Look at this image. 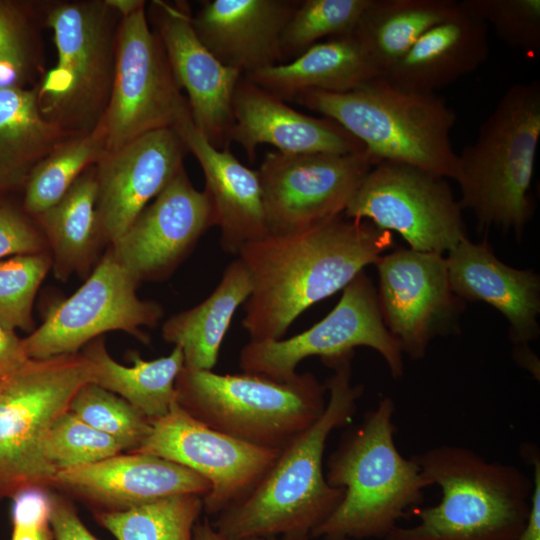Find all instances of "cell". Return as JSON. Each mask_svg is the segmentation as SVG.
Listing matches in <instances>:
<instances>
[{"label":"cell","mask_w":540,"mask_h":540,"mask_svg":"<svg viewBox=\"0 0 540 540\" xmlns=\"http://www.w3.org/2000/svg\"><path fill=\"white\" fill-rule=\"evenodd\" d=\"M395 244L392 232L343 214L304 230L268 234L238 252L252 282L243 328L250 341L279 340L313 304L343 290Z\"/></svg>","instance_id":"6da1fadb"},{"label":"cell","mask_w":540,"mask_h":540,"mask_svg":"<svg viewBox=\"0 0 540 540\" xmlns=\"http://www.w3.org/2000/svg\"><path fill=\"white\" fill-rule=\"evenodd\" d=\"M354 351L321 359L333 370L322 415L281 450L256 487L216 516L214 527L230 540L277 537L310 540L335 511L344 489L325 478L323 458L333 430L352 422L364 388L352 383Z\"/></svg>","instance_id":"7a4b0ae2"},{"label":"cell","mask_w":540,"mask_h":540,"mask_svg":"<svg viewBox=\"0 0 540 540\" xmlns=\"http://www.w3.org/2000/svg\"><path fill=\"white\" fill-rule=\"evenodd\" d=\"M394 413L393 399L384 397L342 435L324 472L328 484L344 489V496L311 539L383 540L424 500L428 485L419 465L397 449Z\"/></svg>","instance_id":"3957f363"},{"label":"cell","mask_w":540,"mask_h":540,"mask_svg":"<svg viewBox=\"0 0 540 540\" xmlns=\"http://www.w3.org/2000/svg\"><path fill=\"white\" fill-rule=\"evenodd\" d=\"M440 501L421 510L410 527L383 540H517L531 508L533 479L517 466L487 461L475 451L440 445L412 456Z\"/></svg>","instance_id":"277c9868"},{"label":"cell","mask_w":540,"mask_h":540,"mask_svg":"<svg viewBox=\"0 0 540 540\" xmlns=\"http://www.w3.org/2000/svg\"><path fill=\"white\" fill-rule=\"evenodd\" d=\"M539 138L540 83H516L457 154L458 202L479 231L494 226L522 237L536 208L530 189Z\"/></svg>","instance_id":"5b68a950"},{"label":"cell","mask_w":540,"mask_h":540,"mask_svg":"<svg viewBox=\"0 0 540 540\" xmlns=\"http://www.w3.org/2000/svg\"><path fill=\"white\" fill-rule=\"evenodd\" d=\"M291 101L338 123L376 164L403 163L454 178L450 132L457 116L435 93L404 89L380 76L341 93L306 90Z\"/></svg>","instance_id":"8992f818"},{"label":"cell","mask_w":540,"mask_h":540,"mask_svg":"<svg viewBox=\"0 0 540 540\" xmlns=\"http://www.w3.org/2000/svg\"><path fill=\"white\" fill-rule=\"evenodd\" d=\"M178 403L208 427L239 440L282 449L324 412L326 386L310 372L286 381L243 372L218 374L183 367Z\"/></svg>","instance_id":"52a82bcc"},{"label":"cell","mask_w":540,"mask_h":540,"mask_svg":"<svg viewBox=\"0 0 540 540\" xmlns=\"http://www.w3.org/2000/svg\"><path fill=\"white\" fill-rule=\"evenodd\" d=\"M120 20L104 0L47 5L45 27L53 31L57 62L34 90L43 116L71 135L93 131L104 116Z\"/></svg>","instance_id":"ba28073f"},{"label":"cell","mask_w":540,"mask_h":540,"mask_svg":"<svg viewBox=\"0 0 540 540\" xmlns=\"http://www.w3.org/2000/svg\"><path fill=\"white\" fill-rule=\"evenodd\" d=\"M88 382L82 353L28 359L0 381V499L52 485L57 471L44 456V438Z\"/></svg>","instance_id":"9c48e42d"},{"label":"cell","mask_w":540,"mask_h":540,"mask_svg":"<svg viewBox=\"0 0 540 540\" xmlns=\"http://www.w3.org/2000/svg\"><path fill=\"white\" fill-rule=\"evenodd\" d=\"M462 210L446 178L382 161L367 173L343 215L397 232L413 250L443 255L468 238Z\"/></svg>","instance_id":"30bf717a"},{"label":"cell","mask_w":540,"mask_h":540,"mask_svg":"<svg viewBox=\"0 0 540 540\" xmlns=\"http://www.w3.org/2000/svg\"><path fill=\"white\" fill-rule=\"evenodd\" d=\"M142 6L121 18L113 84L100 122L106 151L156 130L172 128L188 106L157 33Z\"/></svg>","instance_id":"8fae6325"},{"label":"cell","mask_w":540,"mask_h":540,"mask_svg":"<svg viewBox=\"0 0 540 540\" xmlns=\"http://www.w3.org/2000/svg\"><path fill=\"white\" fill-rule=\"evenodd\" d=\"M359 346L377 351L392 377L403 375V353L383 322L377 290L364 271L343 289L337 305L321 321L287 339L249 341L240 351L239 365L244 372L286 381L308 357H335Z\"/></svg>","instance_id":"7c38bea8"},{"label":"cell","mask_w":540,"mask_h":540,"mask_svg":"<svg viewBox=\"0 0 540 540\" xmlns=\"http://www.w3.org/2000/svg\"><path fill=\"white\" fill-rule=\"evenodd\" d=\"M137 285L109 248L85 283L52 307L44 322L22 339L26 356L46 359L78 353L83 345L114 330L148 343L140 327L157 325L163 310L154 301L141 300Z\"/></svg>","instance_id":"4fadbf2b"},{"label":"cell","mask_w":540,"mask_h":540,"mask_svg":"<svg viewBox=\"0 0 540 540\" xmlns=\"http://www.w3.org/2000/svg\"><path fill=\"white\" fill-rule=\"evenodd\" d=\"M281 449L251 444L214 430L190 415L176 401L134 453L166 459L207 480L203 511L217 516L256 487Z\"/></svg>","instance_id":"5bb4252c"},{"label":"cell","mask_w":540,"mask_h":540,"mask_svg":"<svg viewBox=\"0 0 540 540\" xmlns=\"http://www.w3.org/2000/svg\"><path fill=\"white\" fill-rule=\"evenodd\" d=\"M375 165L366 150L348 154L268 152L257 171L269 233L304 230L343 214Z\"/></svg>","instance_id":"9a60e30c"},{"label":"cell","mask_w":540,"mask_h":540,"mask_svg":"<svg viewBox=\"0 0 540 540\" xmlns=\"http://www.w3.org/2000/svg\"><path fill=\"white\" fill-rule=\"evenodd\" d=\"M374 265L382 319L403 354L420 360L434 338L458 332L465 301L452 290L443 255L398 248Z\"/></svg>","instance_id":"2e32d148"},{"label":"cell","mask_w":540,"mask_h":540,"mask_svg":"<svg viewBox=\"0 0 540 540\" xmlns=\"http://www.w3.org/2000/svg\"><path fill=\"white\" fill-rule=\"evenodd\" d=\"M216 226L206 190H197L184 168L111 244L117 262L139 283L167 277L199 238Z\"/></svg>","instance_id":"e0dca14e"},{"label":"cell","mask_w":540,"mask_h":540,"mask_svg":"<svg viewBox=\"0 0 540 540\" xmlns=\"http://www.w3.org/2000/svg\"><path fill=\"white\" fill-rule=\"evenodd\" d=\"M150 19L177 83L187 93L196 126L216 148H227L233 126L232 99L243 76L222 64L201 42L186 2L151 3Z\"/></svg>","instance_id":"ac0fdd59"},{"label":"cell","mask_w":540,"mask_h":540,"mask_svg":"<svg viewBox=\"0 0 540 540\" xmlns=\"http://www.w3.org/2000/svg\"><path fill=\"white\" fill-rule=\"evenodd\" d=\"M187 149L171 128L106 151L95 164L96 215L101 241L112 244L183 169Z\"/></svg>","instance_id":"d6986e66"},{"label":"cell","mask_w":540,"mask_h":540,"mask_svg":"<svg viewBox=\"0 0 540 540\" xmlns=\"http://www.w3.org/2000/svg\"><path fill=\"white\" fill-rule=\"evenodd\" d=\"M52 485L101 507L121 511L179 494L202 497L210 483L193 471L159 457L129 452L58 470Z\"/></svg>","instance_id":"ffe728a7"},{"label":"cell","mask_w":540,"mask_h":540,"mask_svg":"<svg viewBox=\"0 0 540 540\" xmlns=\"http://www.w3.org/2000/svg\"><path fill=\"white\" fill-rule=\"evenodd\" d=\"M232 113L229 142L239 144L251 161L260 144H270L279 152L290 154H348L365 150L335 121L291 108L244 75L233 94Z\"/></svg>","instance_id":"44dd1931"},{"label":"cell","mask_w":540,"mask_h":540,"mask_svg":"<svg viewBox=\"0 0 540 540\" xmlns=\"http://www.w3.org/2000/svg\"><path fill=\"white\" fill-rule=\"evenodd\" d=\"M171 129L201 166L222 249L238 254L246 243L267 236L258 171L242 164L228 147L216 148L196 126L189 103Z\"/></svg>","instance_id":"7402d4cb"},{"label":"cell","mask_w":540,"mask_h":540,"mask_svg":"<svg viewBox=\"0 0 540 540\" xmlns=\"http://www.w3.org/2000/svg\"><path fill=\"white\" fill-rule=\"evenodd\" d=\"M299 1L208 0L192 15L194 31L225 66L243 75L281 64L282 31Z\"/></svg>","instance_id":"603a6c76"},{"label":"cell","mask_w":540,"mask_h":540,"mask_svg":"<svg viewBox=\"0 0 540 540\" xmlns=\"http://www.w3.org/2000/svg\"><path fill=\"white\" fill-rule=\"evenodd\" d=\"M446 264L454 293L463 301L484 302L508 321L509 338L515 345H528L540 334V277L527 269L502 262L486 238H465L448 252Z\"/></svg>","instance_id":"cb8c5ba5"},{"label":"cell","mask_w":540,"mask_h":540,"mask_svg":"<svg viewBox=\"0 0 540 540\" xmlns=\"http://www.w3.org/2000/svg\"><path fill=\"white\" fill-rule=\"evenodd\" d=\"M487 28L463 1H458L456 9L423 33L384 77L404 89L435 93L486 61Z\"/></svg>","instance_id":"d4e9b609"},{"label":"cell","mask_w":540,"mask_h":540,"mask_svg":"<svg viewBox=\"0 0 540 540\" xmlns=\"http://www.w3.org/2000/svg\"><path fill=\"white\" fill-rule=\"evenodd\" d=\"M244 76L285 101L306 90L350 91L382 74L352 33L318 42L290 62Z\"/></svg>","instance_id":"484cf974"},{"label":"cell","mask_w":540,"mask_h":540,"mask_svg":"<svg viewBox=\"0 0 540 540\" xmlns=\"http://www.w3.org/2000/svg\"><path fill=\"white\" fill-rule=\"evenodd\" d=\"M252 292L240 258L231 262L214 291L197 306L171 316L162 326L165 341L182 350L184 368L212 370L237 308Z\"/></svg>","instance_id":"4316f807"},{"label":"cell","mask_w":540,"mask_h":540,"mask_svg":"<svg viewBox=\"0 0 540 540\" xmlns=\"http://www.w3.org/2000/svg\"><path fill=\"white\" fill-rule=\"evenodd\" d=\"M70 136L43 116L34 88H0V192L25 185L33 169Z\"/></svg>","instance_id":"83f0119b"},{"label":"cell","mask_w":540,"mask_h":540,"mask_svg":"<svg viewBox=\"0 0 540 540\" xmlns=\"http://www.w3.org/2000/svg\"><path fill=\"white\" fill-rule=\"evenodd\" d=\"M90 364L91 382L122 397L151 421L166 415L177 401L175 383L184 367L182 350L154 360L131 353L125 366L108 353L103 338L89 342L82 352Z\"/></svg>","instance_id":"f1b7e54d"},{"label":"cell","mask_w":540,"mask_h":540,"mask_svg":"<svg viewBox=\"0 0 540 540\" xmlns=\"http://www.w3.org/2000/svg\"><path fill=\"white\" fill-rule=\"evenodd\" d=\"M95 165L88 168L53 206L35 216L57 278L87 271L98 243Z\"/></svg>","instance_id":"f546056e"},{"label":"cell","mask_w":540,"mask_h":540,"mask_svg":"<svg viewBox=\"0 0 540 540\" xmlns=\"http://www.w3.org/2000/svg\"><path fill=\"white\" fill-rule=\"evenodd\" d=\"M455 0H370L353 32L384 76L425 33L457 7Z\"/></svg>","instance_id":"4dcf8cb0"},{"label":"cell","mask_w":540,"mask_h":540,"mask_svg":"<svg viewBox=\"0 0 540 540\" xmlns=\"http://www.w3.org/2000/svg\"><path fill=\"white\" fill-rule=\"evenodd\" d=\"M105 152L106 137L100 123L91 132L65 139L29 175L24 185L25 211L35 217L49 209Z\"/></svg>","instance_id":"1f68e13d"},{"label":"cell","mask_w":540,"mask_h":540,"mask_svg":"<svg viewBox=\"0 0 540 540\" xmlns=\"http://www.w3.org/2000/svg\"><path fill=\"white\" fill-rule=\"evenodd\" d=\"M203 497L179 494L121 511H96L95 520L117 540H194Z\"/></svg>","instance_id":"d6a6232c"},{"label":"cell","mask_w":540,"mask_h":540,"mask_svg":"<svg viewBox=\"0 0 540 540\" xmlns=\"http://www.w3.org/2000/svg\"><path fill=\"white\" fill-rule=\"evenodd\" d=\"M370 0L299 1L281 35L283 60L297 57L323 37L352 34Z\"/></svg>","instance_id":"836d02e7"},{"label":"cell","mask_w":540,"mask_h":540,"mask_svg":"<svg viewBox=\"0 0 540 540\" xmlns=\"http://www.w3.org/2000/svg\"><path fill=\"white\" fill-rule=\"evenodd\" d=\"M80 420L133 452L149 435L152 421L122 397L88 382L72 398L69 409Z\"/></svg>","instance_id":"e575fe53"},{"label":"cell","mask_w":540,"mask_h":540,"mask_svg":"<svg viewBox=\"0 0 540 540\" xmlns=\"http://www.w3.org/2000/svg\"><path fill=\"white\" fill-rule=\"evenodd\" d=\"M37 6L0 0V64L13 68L24 84L38 82L46 71L39 28L45 27L47 5Z\"/></svg>","instance_id":"d590c367"},{"label":"cell","mask_w":540,"mask_h":540,"mask_svg":"<svg viewBox=\"0 0 540 540\" xmlns=\"http://www.w3.org/2000/svg\"><path fill=\"white\" fill-rule=\"evenodd\" d=\"M52 266L47 251L0 260V324L8 330H33L32 308L37 290Z\"/></svg>","instance_id":"8d00e7d4"},{"label":"cell","mask_w":540,"mask_h":540,"mask_svg":"<svg viewBox=\"0 0 540 540\" xmlns=\"http://www.w3.org/2000/svg\"><path fill=\"white\" fill-rule=\"evenodd\" d=\"M122 451L115 439L68 410L53 422L43 442L44 456L56 471L95 463Z\"/></svg>","instance_id":"74e56055"},{"label":"cell","mask_w":540,"mask_h":540,"mask_svg":"<svg viewBox=\"0 0 540 540\" xmlns=\"http://www.w3.org/2000/svg\"><path fill=\"white\" fill-rule=\"evenodd\" d=\"M509 46L540 52L539 0H463Z\"/></svg>","instance_id":"f35d334b"},{"label":"cell","mask_w":540,"mask_h":540,"mask_svg":"<svg viewBox=\"0 0 540 540\" xmlns=\"http://www.w3.org/2000/svg\"><path fill=\"white\" fill-rule=\"evenodd\" d=\"M11 499L10 540H54L49 522V494L44 488L25 489Z\"/></svg>","instance_id":"ab89813d"},{"label":"cell","mask_w":540,"mask_h":540,"mask_svg":"<svg viewBox=\"0 0 540 540\" xmlns=\"http://www.w3.org/2000/svg\"><path fill=\"white\" fill-rule=\"evenodd\" d=\"M38 225L10 205L0 203V260L19 254L47 251Z\"/></svg>","instance_id":"60d3db41"},{"label":"cell","mask_w":540,"mask_h":540,"mask_svg":"<svg viewBox=\"0 0 540 540\" xmlns=\"http://www.w3.org/2000/svg\"><path fill=\"white\" fill-rule=\"evenodd\" d=\"M49 522L54 540H99L81 521L74 506L64 497L49 494Z\"/></svg>","instance_id":"b9f144b4"},{"label":"cell","mask_w":540,"mask_h":540,"mask_svg":"<svg viewBox=\"0 0 540 540\" xmlns=\"http://www.w3.org/2000/svg\"><path fill=\"white\" fill-rule=\"evenodd\" d=\"M521 455L533 468V491L527 523L517 540H540V456L534 444L521 447Z\"/></svg>","instance_id":"7bdbcfd3"},{"label":"cell","mask_w":540,"mask_h":540,"mask_svg":"<svg viewBox=\"0 0 540 540\" xmlns=\"http://www.w3.org/2000/svg\"><path fill=\"white\" fill-rule=\"evenodd\" d=\"M29 358L26 356L22 339L15 331L6 329L0 324V377H5Z\"/></svg>","instance_id":"ee69618b"},{"label":"cell","mask_w":540,"mask_h":540,"mask_svg":"<svg viewBox=\"0 0 540 540\" xmlns=\"http://www.w3.org/2000/svg\"><path fill=\"white\" fill-rule=\"evenodd\" d=\"M513 358L520 367L529 371L535 379L539 380V358L528 345L515 346Z\"/></svg>","instance_id":"f6af8a7d"},{"label":"cell","mask_w":540,"mask_h":540,"mask_svg":"<svg viewBox=\"0 0 540 540\" xmlns=\"http://www.w3.org/2000/svg\"><path fill=\"white\" fill-rule=\"evenodd\" d=\"M194 540H230L216 530L209 519L197 522L193 528Z\"/></svg>","instance_id":"bcb514c9"},{"label":"cell","mask_w":540,"mask_h":540,"mask_svg":"<svg viewBox=\"0 0 540 540\" xmlns=\"http://www.w3.org/2000/svg\"><path fill=\"white\" fill-rule=\"evenodd\" d=\"M121 18L127 17L146 5L142 0H104Z\"/></svg>","instance_id":"7dc6e473"},{"label":"cell","mask_w":540,"mask_h":540,"mask_svg":"<svg viewBox=\"0 0 540 540\" xmlns=\"http://www.w3.org/2000/svg\"><path fill=\"white\" fill-rule=\"evenodd\" d=\"M247 540H278V539L276 537H255V538H250ZM336 540H354V539L344 538V539H336Z\"/></svg>","instance_id":"c3c4849f"},{"label":"cell","mask_w":540,"mask_h":540,"mask_svg":"<svg viewBox=\"0 0 540 540\" xmlns=\"http://www.w3.org/2000/svg\"><path fill=\"white\" fill-rule=\"evenodd\" d=\"M5 377H6V376H5ZM5 377H0V381H1L3 378H5Z\"/></svg>","instance_id":"681fc988"}]
</instances>
